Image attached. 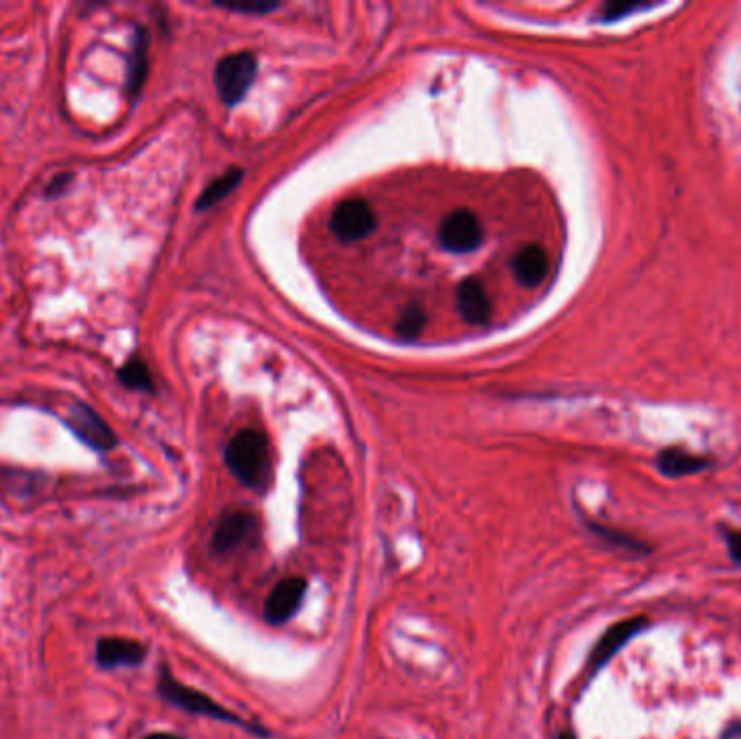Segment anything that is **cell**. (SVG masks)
I'll use <instances>...</instances> for the list:
<instances>
[{"mask_svg":"<svg viewBox=\"0 0 741 739\" xmlns=\"http://www.w3.org/2000/svg\"><path fill=\"white\" fill-rule=\"evenodd\" d=\"M226 464L243 486L263 492L274 475L267 436L259 429H241L226 447Z\"/></svg>","mask_w":741,"mask_h":739,"instance_id":"6da1fadb","label":"cell"},{"mask_svg":"<svg viewBox=\"0 0 741 739\" xmlns=\"http://www.w3.org/2000/svg\"><path fill=\"white\" fill-rule=\"evenodd\" d=\"M159 694L161 699H165L169 705L183 710V712H189V714H196V716H206V718H213V721H222V723H228V725H237V727H243L248 731H259L254 729L252 725L243 723L239 716H235L233 712L224 710L222 705H217L213 699H209L206 694L198 692V690H191L187 688L185 684L176 681L172 677V673L163 666L161 673H159ZM261 736H265V731H259Z\"/></svg>","mask_w":741,"mask_h":739,"instance_id":"7a4b0ae2","label":"cell"},{"mask_svg":"<svg viewBox=\"0 0 741 739\" xmlns=\"http://www.w3.org/2000/svg\"><path fill=\"white\" fill-rule=\"evenodd\" d=\"M259 72L256 57L252 52H237L224 57L215 67V87L219 98L235 107L243 100V96L250 91L254 78Z\"/></svg>","mask_w":741,"mask_h":739,"instance_id":"3957f363","label":"cell"},{"mask_svg":"<svg viewBox=\"0 0 741 739\" xmlns=\"http://www.w3.org/2000/svg\"><path fill=\"white\" fill-rule=\"evenodd\" d=\"M63 423L80 442L98 453H109L120 442L113 427L102 418V414L85 401H74Z\"/></svg>","mask_w":741,"mask_h":739,"instance_id":"277c9868","label":"cell"},{"mask_svg":"<svg viewBox=\"0 0 741 739\" xmlns=\"http://www.w3.org/2000/svg\"><path fill=\"white\" fill-rule=\"evenodd\" d=\"M261 525L252 512L233 510L226 512L213 531V549L215 553H235L241 547H250L259 540Z\"/></svg>","mask_w":741,"mask_h":739,"instance_id":"5b68a950","label":"cell"},{"mask_svg":"<svg viewBox=\"0 0 741 739\" xmlns=\"http://www.w3.org/2000/svg\"><path fill=\"white\" fill-rule=\"evenodd\" d=\"M375 224H377L375 213H373L369 202L363 198H350V200L341 202L335 209L332 220H330L332 233L346 243H354V241L369 237Z\"/></svg>","mask_w":741,"mask_h":739,"instance_id":"8992f818","label":"cell"},{"mask_svg":"<svg viewBox=\"0 0 741 739\" xmlns=\"http://www.w3.org/2000/svg\"><path fill=\"white\" fill-rule=\"evenodd\" d=\"M483 228L470 211L451 213L440 226V243L444 250L455 254L473 252L481 246Z\"/></svg>","mask_w":741,"mask_h":739,"instance_id":"52a82bcc","label":"cell"},{"mask_svg":"<svg viewBox=\"0 0 741 739\" xmlns=\"http://www.w3.org/2000/svg\"><path fill=\"white\" fill-rule=\"evenodd\" d=\"M306 579L302 577H289L282 579L269 594L265 603V618L272 625H282L293 618V614L300 610L304 594H306Z\"/></svg>","mask_w":741,"mask_h":739,"instance_id":"ba28073f","label":"cell"},{"mask_svg":"<svg viewBox=\"0 0 741 739\" xmlns=\"http://www.w3.org/2000/svg\"><path fill=\"white\" fill-rule=\"evenodd\" d=\"M146 647L126 638H102L96 644V662L102 671L111 668H137L146 660Z\"/></svg>","mask_w":741,"mask_h":739,"instance_id":"9c48e42d","label":"cell"},{"mask_svg":"<svg viewBox=\"0 0 741 739\" xmlns=\"http://www.w3.org/2000/svg\"><path fill=\"white\" fill-rule=\"evenodd\" d=\"M646 627V621L644 618H629V621H623L618 625H614L612 629L605 631V636L599 640V644L594 647L592 651V657H590V671L596 673L601 671L629 640H633L642 629Z\"/></svg>","mask_w":741,"mask_h":739,"instance_id":"30bf717a","label":"cell"},{"mask_svg":"<svg viewBox=\"0 0 741 739\" xmlns=\"http://www.w3.org/2000/svg\"><path fill=\"white\" fill-rule=\"evenodd\" d=\"M457 306L468 324L481 326L490 320V300L479 280L468 278L457 289Z\"/></svg>","mask_w":741,"mask_h":739,"instance_id":"8fae6325","label":"cell"},{"mask_svg":"<svg viewBox=\"0 0 741 739\" xmlns=\"http://www.w3.org/2000/svg\"><path fill=\"white\" fill-rule=\"evenodd\" d=\"M148 48H150V35L143 26H137L130 59H128V80H126V89L133 100L141 93V87L148 78Z\"/></svg>","mask_w":741,"mask_h":739,"instance_id":"7c38bea8","label":"cell"},{"mask_svg":"<svg viewBox=\"0 0 741 739\" xmlns=\"http://www.w3.org/2000/svg\"><path fill=\"white\" fill-rule=\"evenodd\" d=\"M549 272L547 254L540 246H527L514 256V274L527 287H538Z\"/></svg>","mask_w":741,"mask_h":739,"instance_id":"4fadbf2b","label":"cell"},{"mask_svg":"<svg viewBox=\"0 0 741 739\" xmlns=\"http://www.w3.org/2000/svg\"><path fill=\"white\" fill-rule=\"evenodd\" d=\"M657 466L668 477H686V475H694V473L705 471L709 466V460L673 447V449H666L660 453Z\"/></svg>","mask_w":741,"mask_h":739,"instance_id":"5bb4252c","label":"cell"},{"mask_svg":"<svg viewBox=\"0 0 741 739\" xmlns=\"http://www.w3.org/2000/svg\"><path fill=\"white\" fill-rule=\"evenodd\" d=\"M241 180H243V170H239V167L228 170L224 176L215 178V180L202 191V196H200L198 202H196V209H198V211H206V209H211L213 204L222 202L224 198H228V196L241 185Z\"/></svg>","mask_w":741,"mask_h":739,"instance_id":"9a60e30c","label":"cell"},{"mask_svg":"<svg viewBox=\"0 0 741 739\" xmlns=\"http://www.w3.org/2000/svg\"><path fill=\"white\" fill-rule=\"evenodd\" d=\"M117 381L128 388V390H137V392H152L154 390V379L150 367L146 365V361L141 356H130L120 369H117Z\"/></svg>","mask_w":741,"mask_h":739,"instance_id":"2e32d148","label":"cell"},{"mask_svg":"<svg viewBox=\"0 0 741 739\" xmlns=\"http://www.w3.org/2000/svg\"><path fill=\"white\" fill-rule=\"evenodd\" d=\"M423 326H425V313H423V309L410 306V309L401 315V320H399V324H397V333H399L401 339L414 341V339L420 335Z\"/></svg>","mask_w":741,"mask_h":739,"instance_id":"e0dca14e","label":"cell"},{"mask_svg":"<svg viewBox=\"0 0 741 739\" xmlns=\"http://www.w3.org/2000/svg\"><path fill=\"white\" fill-rule=\"evenodd\" d=\"M74 180H76V174H74V172H59V174H54V176L50 178V183L46 185V189H43V198H46V200H59V198H63V196L70 191V187L74 185Z\"/></svg>","mask_w":741,"mask_h":739,"instance_id":"ac0fdd59","label":"cell"},{"mask_svg":"<svg viewBox=\"0 0 741 739\" xmlns=\"http://www.w3.org/2000/svg\"><path fill=\"white\" fill-rule=\"evenodd\" d=\"M655 7L653 2H610L605 9H603V20H618V17H625L629 13H636V11H642V9H651Z\"/></svg>","mask_w":741,"mask_h":739,"instance_id":"d6986e66","label":"cell"},{"mask_svg":"<svg viewBox=\"0 0 741 739\" xmlns=\"http://www.w3.org/2000/svg\"><path fill=\"white\" fill-rule=\"evenodd\" d=\"M222 7L228 9V11H239V13H267V11L278 9L280 4L278 2H243V4H239V2H224Z\"/></svg>","mask_w":741,"mask_h":739,"instance_id":"ffe728a7","label":"cell"},{"mask_svg":"<svg viewBox=\"0 0 741 739\" xmlns=\"http://www.w3.org/2000/svg\"><path fill=\"white\" fill-rule=\"evenodd\" d=\"M725 538H727V544H729V551H731L733 560L741 564V531L725 529Z\"/></svg>","mask_w":741,"mask_h":739,"instance_id":"44dd1931","label":"cell"},{"mask_svg":"<svg viewBox=\"0 0 741 739\" xmlns=\"http://www.w3.org/2000/svg\"><path fill=\"white\" fill-rule=\"evenodd\" d=\"M723 739H741V721L740 723H733L727 727V731L723 734Z\"/></svg>","mask_w":741,"mask_h":739,"instance_id":"7402d4cb","label":"cell"},{"mask_svg":"<svg viewBox=\"0 0 741 739\" xmlns=\"http://www.w3.org/2000/svg\"><path fill=\"white\" fill-rule=\"evenodd\" d=\"M143 739H185V738H180V736H174V734H150L148 738Z\"/></svg>","mask_w":741,"mask_h":739,"instance_id":"603a6c76","label":"cell"},{"mask_svg":"<svg viewBox=\"0 0 741 739\" xmlns=\"http://www.w3.org/2000/svg\"><path fill=\"white\" fill-rule=\"evenodd\" d=\"M560 739H575V738H573V736H570V734H562V736H560Z\"/></svg>","mask_w":741,"mask_h":739,"instance_id":"cb8c5ba5","label":"cell"}]
</instances>
